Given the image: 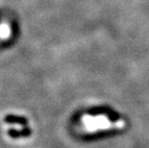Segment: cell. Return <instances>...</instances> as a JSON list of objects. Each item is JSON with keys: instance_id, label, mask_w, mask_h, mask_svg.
Listing matches in <instances>:
<instances>
[{"instance_id": "2", "label": "cell", "mask_w": 149, "mask_h": 148, "mask_svg": "<svg viewBox=\"0 0 149 148\" xmlns=\"http://www.w3.org/2000/svg\"><path fill=\"white\" fill-rule=\"evenodd\" d=\"M12 36V29L10 24L7 22L0 23V40H7Z\"/></svg>"}, {"instance_id": "1", "label": "cell", "mask_w": 149, "mask_h": 148, "mask_svg": "<svg viewBox=\"0 0 149 148\" xmlns=\"http://www.w3.org/2000/svg\"><path fill=\"white\" fill-rule=\"evenodd\" d=\"M82 121H83V123L86 125V127H87V126H91V125H97L101 123H106V122H110L109 118L104 115H94V116L85 115L83 117H82Z\"/></svg>"}]
</instances>
